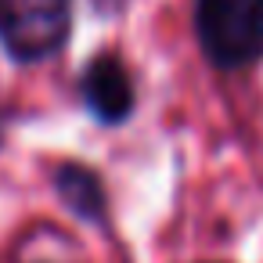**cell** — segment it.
<instances>
[{
  "label": "cell",
  "instance_id": "5",
  "mask_svg": "<svg viewBox=\"0 0 263 263\" xmlns=\"http://www.w3.org/2000/svg\"><path fill=\"white\" fill-rule=\"evenodd\" d=\"M94 4L101 8V11H116V8H123L126 0H94Z\"/></svg>",
  "mask_w": 263,
  "mask_h": 263
},
{
  "label": "cell",
  "instance_id": "1",
  "mask_svg": "<svg viewBox=\"0 0 263 263\" xmlns=\"http://www.w3.org/2000/svg\"><path fill=\"white\" fill-rule=\"evenodd\" d=\"M195 36L220 72L256 65L263 58V0H195Z\"/></svg>",
  "mask_w": 263,
  "mask_h": 263
},
{
  "label": "cell",
  "instance_id": "4",
  "mask_svg": "<svg viewBox=\"0 0 263 263\" xmlns=\"http://www.w3.org/2000/svg\"><path fill=\"white\" fill-rule=\"evenodd\" d=\"M54 191L65 202L69 213H76L87 223H105L108 220V195L105 184L94 170L80 166V162H62L54 170Z\"/></svg>",
  "mask_w": 263,
  "mask_h": 263
},
{
  "label": "cell",
  "instance_id": "3",
  "mask_svg": "<svg viewBox=\"0 0 263 263\" xmlns=\"http://www.w3.org/2000/svg\"><path fill=\"white\" fill-rule=\"evenodd\" d=\"M80 98L87 105V112L101 123V126H119L134 116L137 94H134V80L126 72V65L116 54H98L90 58V65L83 69L80 80Z\"/></svg>",
  "mask_w": 263,
  "mask_h": 263
},
{
  "label": "cell",
  "instance_id": "2",
  "mask_svg": "<svg viewBox=\"0 0 263 263\" xmlns=\"http://www.w3.org/2000/svg\"><path fill=\"white\" fill-rule=\"evenodd\" d=\"M69 0H0V44L15 62H44L69 40Z\"/></svg>",
  "mask_w": 263,
  "mask_h": 263
}]
</instances>
